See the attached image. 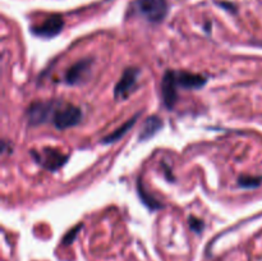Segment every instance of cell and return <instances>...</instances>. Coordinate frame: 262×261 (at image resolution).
<instances>
[{
  "mask_svg": "<svg viewBox=\"0 0 262 261\" xmlns=\"http://www.w3.org/2000/svg\"><path fill=\"white\" fill-rule=\"evenodd\" d=\"M174 81L179 89L200 90L207 83V78L202 74L192 73L188 71H171Z\"/></svg>",
  "mask_w": 262,
  "mask_h": 261,
  "instance_id": "52a82bcc",
  "label": "cell"
},
{
  "mask_svg": "<svg viewBox=\"0 0 262 261\" xmlns=\"http://www.w3.org/2000/svg\"><path fill=\"white\" fill-rule=\"evenodd\" d=\"M82 227H83V225H82V224H77L76 227L73 228V229L69 230V232L67 233L66 235H64V238H63V245H64V246H68V245H71V243H73L74 240H76L77 234H78L79 230H81Z\"/></svg>",
  "mask_w": 262,
  "mask_h": 261,
  "instance_id": "5bb4252c",
  "label": "cell"
},
{
  "mask_svg": "<svg viewBox=\"0 0 262 261\" xmlns=\"http://www.w3.org/2000/svg\"><path fill=\"white\" fill-rule=\"evenodd\" d=\"M31 155L36 163L40 164L43 169L49 171H56L64 166L68 161L69 155L54 147H43L40 151H31Z\"/></svg>",
  "mask_w": 262,
  "mask_h": 261,
  "instance_id": "3957f363",
  "label": "cell"
},
{
  "mask_svg": "<svg viewBox=\"0 0 262 261\" xmlns=\"http://www.w3.org/2000/svg\"><path fill=\"white\" fill-rule=\"evenodd\" d=\"M137 192H138V196H140L141 201H142V204H145L150 210L155 211V210L163 209V204H161L160 201H158L155 197L151 196V194L146 191L145 186H143V182L141 181V179H138V182H137Z\"/></svg>",
  "mask_w": 262,
  "mask_h": 261,
  "instance_id": "7c38bea8",
  "label": "cell"
},
{
  "mask_svg": "<svg viewBox=\"0 0 262 261\" xmlns=\"http://www.w3.org/2000/svg\"><path fill=\"white\" fill-rule=\"evenodd\" d=\"M163 128V120L158 115H150V117L146 118L145 123H143L142 130L140 133V141H147L148 138H151L152 136H155L159 130Z\"/></svg>",
  "mask_w": 262,
  "mask_h": 261,
  "instance_id": "30bf717a",
  "label": "cell"
},
{
  "mask_svg": "<svg viewBox=\"0 0 262 261\" xmlns=\"http://www.w3.org/2000/svg\"><path fill=\"white\" fill-rule=\"evenodd\" d=\"M56 102L53 100L49 101H35L27 107V120L31 125H40L45 123H51L54 112H55Z\"/></svg>",
  "mask_w": 262,
  "mask_h": 261,
  "instance_id": "277c9868",
  "label": "cell"
},
{
  "mask_svg": "<svg viewBox=\"0 0 262 261\" xmlns=\"http://www.w3.org/2000/svg\"><path fill=\"white\" fill-rule=\"evenodd\" d=\"M178 89L176 81H174L173 72L166 71L163 77V82H161V94H163V101L164 105L168 107L169 110L173 109L174 105L177 104L178 100Z\"/></svg>",
  "mask_w": 262,
  "mask_h": 261,
  "instance_id": "9c48e42d",
  "label": "cell"
},
{
  "mask_svg": "<svg viewBox=\"0 0 262 261\" xmlns=\"http://www.w3.org/2000/svg\"><path fill=\"white\" fill-rule=\"evenodd\" d=\"M132 10L148 22L160 23L168 15L169 4L168 0H135Z\"/></svg>",
  "mask_w": 262,
  "mask_h": 261,
  "instance_id": "6da1fadb",
  "label": "cell"
},
{
  "mask_svg": "<svg viewBox=\"0 0 262 261\" xmlns=\"http://www.w3.org/2000/svg\"><path fill=\"white\" fill-rule=\"evenodd\" d=\"M91 59H82V60L74 63L73 66L67 69L66 74H64V82L67 84H72V86L82 83V81H84L91 73Z\"/></svg>",
  "mask_w": 262,
  "mask_h": 261,
  "instance_id": "ba28073f",
  "label": "cell"
},
{
  "mask_svg": "<svg viewBox=\"0 0 262 261\" xmlns=\"http://www.w3.org/2000/svg\"><path fill=\"white\" fill-rule=\"evenodd\" d=\"M64 27V18L60 14H51L45 20L31 27V32L37 37L53 38L61 32Z\"/></svg>",
  "mask_w": 262,
  "mask_h": 261,
  "instance_id": "8992f818",
  "label": "cell"
},
{
  "mask_svg": "<svg viewBox=\"0 0 262 261\" xmlns=\"http://www.w3.org/2000/svg\"><path fill=\"white\" fill-rule=\"evenodd\" d=\"M188 223H189V227H191V229L193 230L194 233H201L202 230H204L205 224L201 219H199V217L191 215V216L188 217Z\"/></svg>",
  "mask_w": 262,
  "mask_h": 261,
  "instance_id": "9a60e30c",
  "label": "cell"
},
{
  "mask_svg": "<svg viewBox=\"0 0 262 261\" xmlns=\"http://www.w3.org/2000/svg\"><path fill=\"white\" fill-rule=\"evenodd\" d=\"M138 117H140V114H136L135 117L130 118L129 120H127L125 123H123L122 125H120L119 128H117L115 130H113L110 135H107L106 137H104L101 140V143H104V145H110V143L113 142H117V141H119L120 138H123V136H125L128 133V130L130 129V128L133 127V125L136 124V122H137Z\"/></svg>",
  "mask_w": 262,
  "mask_h": 261,
  "instance_id": "8fae6325",
  "label": "cell"
},
{
  "mask_svg": "<svg viewBox=\"0 0 262 261\" xmlns=\"http://www.w3.org/2000/svg\"><path fill=\"white\" fill-rule=\"evenodd\" d=\"M141 74V69L137 67H128L124 69L122 77L117 82L114 87V97L117 100H125L137 86L138 77Z\"/></svg>",
  "mask_w": 262,
  "mask_h": 261,
  "instance_id": "5b68a950",
  "label": "cell"
},
{
  "mask_svg": "<svg viewBox=\"0 0 262 261\" xmlns=\"http://www.w3.org/2000/svg\"><path fill=\"white\" fill-rule=\"evenodd\" d=\"M217 5H220V7H222L223 9H227V10H229V12H232V13L237 12V7H235L234 4H232V3L219 2V3H217Z\"/></svg>",
  "mask_w": 262,
  "mask_h": 261,
  "instance_id": "2e32d148",
  "label": "cell"
},
{
  "mask_svg": "<svg viewBox=\"0 0 262 261\" xmlns=\"http://www.w3.org/2000/svg\"><path fill=\"white\" fill-rule=\"evenodd\" d=\"M82 120V110L81 107L76 106L73 104L64 101L56 102L55 112H54L53 120L51 123L54 127L59 130H66L68 128L76 127Z\"/></svg>",
  "mask_w": 262,
  "mask_h": 261,
  "instance_id": "7a4b0ae2",
  "label": "cell"
},
{
  "mask_svg": "<svg viewBox=\"0 0 262 261\" xmlns=\"http://www.w3.org/2000/svg\"><path fill=\"white\" fill-rule=\"evenodd\" d=\"M261 183H262V177L243 174V176H241L239 178H238V186L242 187V188H247V189L257 188Z\"/></svg>",
  "mask_w": 262,
  "mask_h": 261,
  "instance_id": "4fadbf2b",
  "label": "cell"
}]
</instances>
